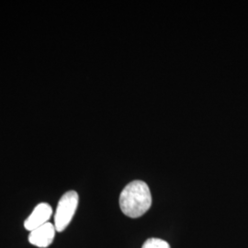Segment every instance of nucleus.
<instances>
[{
  "mask_svg": "<svg viewBox=\"0 0 248 248\" xmlns=\"http://www.w3.org/2000/svg\"><path fill=\"white\" fill-rule=\"evenodd\" d=\"M152 195L148 185L134 180L125 186L120 196V207L122 212L130 218H139L150 209Z\"/></svg>",
  "mask_w": 248,
  "mask_h": 248,
  "instance_id": "1",
  "label": "nucleus"
},
{
  "mask_svg": "<svg viewBox=\"0 0 248 248\" xmlns=\"http://www.w3.org/2000/svg\"><path fill=\"white\" fill-rule=\"evenodd\" d=\"M79 197L77 191L70 190L64 193L58 202L54 213V226L56 232H62L70 224L77 212Z\"/></svg>",
  "mask_w": 248,
  "mask_h": 248,
  "instance_id": "2",
  "label": "nucleus"
},
{
  "mask_svg": "<svg viewBox=\"0 0 248 248\" xmlns=\"http://www.w3.org/2000/svg\"><path fill=\"white\" fill-rule=\"evenodd\" d=\"M56 229L51 222H47L44 225L30 232L29 243L39 248H46L53 244L55 237Z\"/></svg>",
  "mask_w": 248,
  "mask_h": 248,
  "instance_id": "3",
  "label": "nucleus"
},
{
  "mask_svg": "<svg viewBox=\"0 0 248 248\" xmlns=\"http://www.w3.org/2000/svg\"><path fill=\"white\" fill-rule=\"evenodd\" d=\"M53 215V208L46 202H41L33 209L32 213L24 221V228L31 232L36 228L49 222Z\"/></svg>",
  "mask_w": 248,
  "mask_h": 248,
  "instance_id": "4",
  "label": "nucleus"
},
{
  "mask_svg": "<svg viewBox=\"0 0 248 248\" xmlns=\"http://www.w3.org/2000/svg\"><path fill=\"white\" fill-rule=\"evenodd\" d=\"M142 248H171L169 243L165 240L159 238H149L146 240Z\"/></svg>",
  "mask_w": 248,
  "mask_h": 248,
  "instance_id": "5",
  "label": "nucleus"
}]
</instances>
